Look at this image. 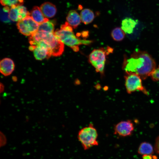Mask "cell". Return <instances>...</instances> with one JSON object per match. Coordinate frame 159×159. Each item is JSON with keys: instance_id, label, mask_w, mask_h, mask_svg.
Instances as JSON below:
<instances>
[{"instance_id": "cell-1", "label": "cell", "mask_w": 159, "mask_h": 159, "mask_svg": "<svg viewBox=\"0 0 159 159\" xmlns=\"http://www.w3.org/2000/svg\"><path fill=\"white\" fill-rule=\"evenodd\" d=\"M122 67L127 74H135L145 80L156 69V63L147 52L136 50L129 57H125Z\"/></svg>"}, {"instance_id": "cell-2", "label": "cell", "mask_w": 159, "mask_h": 159, "mask_svg": "<svg viewBox=\"0 0 159 159\" xmlns=\"http://www.w3.org/2000/svg\"><path fill=\"white\" fill-rule=\"evenodd\" d=\"M29 40L30 45H36L41 40L45 41L51 48L52 55L54 57L61 56L64 51V44L54 33L37 31L29 36Z\"/></svg>"}, {"instance_id": "cell-3", "label": "cell", "mask_w": 159, "mask_h": 159, "mask_svg": "<svg viewBox=\"0 0 159 159\" xmlns=\"http://www.w3.org/2000/svg\"><path fill=\"white\" fill-rule=\"evenodd\" d=\"M97 130L92 123L80 129L77 135L78 139L85 150L97 146Z\"/></svg>"}, {"instance_id": "cell-4", "label": "cell", "mask_w": 159, "mask_h": 159, "mask_svg": "<svg viewBox=\"0 0 159 159\" xmlns=\"http://www.w3.org/2000/svg\"><path fill=\"white\" fill-rule=\"evenodd\" d=\"M54 34L64 44L71 48L75 52L79 51V45H89L92 42L91 40L79 39L72 31L60 29L54 32Z\"/></svg>"}, {"instance_id": "cell-5", "label": "cell", "mask_w": 159, "mask_h": 159, "mask_svg": "<svg viewBox=\"0 0 159 159\" xmlns=\"http://www.w3.org/2000/svg\"><path fill=\"white\" fill-rule=\"evenodd\" d=\"M109 53L103 48L95 49L90 54L89 60L96 72L103 74L106 56Z\"/></svg>"}, {"instance_id": "cell-6", "label": "cell", "mask_w": 159, "mask_h": 159, "mask_svg": "<svg viewBox=\"0 0 159 159\" xmlns=\"http://www.w3.org/2000/svg\"><path fill=\"white\" fill-rule=\"evenodd\" d=\"M124 77L125 86L128 93L131 94L136 91H140L147 95H149L148 91L143 86L140 76L134 74H127Z\"/></svg>"}, {"instance_id": "cell-7", "label": "cell", "mask_w": 159, "mask_h": 159, "mask_svg": "<svg viewBox=\"0 0 159 159\" xmlns=\"http://www.w3.org/2000/svg\"><path fill=\"white\" fill-rule=\"evenodd\" d=\"M39 25L29 15L18 21L16 24L20 33L29 36L38 31Z\"/></svg>"}, {"instance_id": "cell-8", "label": "cell", "mask_w": 159, "mask_h": 159, "mask_svg": "<svg viewBox=\"0 0 159 159\" xmlns=\"http://www.w3.org/2000/svg\"><path fill=\"white\" fill-rule=\"evenodd\" d=\"M134 127L132 121L130 120L122 121L114 127V134L120 137H125L131 135Z\"/></svg>"}, {"instance_id": "cell-9", "label": "cell", "mask_w": 159, "mask_h": 159, "mask_svg": "<svg viewBox=\"0 0 159 159\" xmlns=\"http://www.w3.org/2000/svg\"><path fill=\"white\" fill-rule=\"evenodd\" d=\"M29 15L30 13L22 5L11 7L9 13V19L14 21H18Z\"/></svg>"}, {"instance_id": "cell-10", "label": "cell", "mask_w": 159, "mask_h": 159, "mask_svg": "<svg viewBox=\"0 0 159 159\" xmlns=\"http://www.w3.org/2000/svg\"><path fill=\"white\" fill-rule=\"evenodd\" d=\"M14 62L10 58H5L0 61V72L5 76L10 75L14 70Z\"/></svg>"}, {"instance_id": "cell-11", "label": "cell", "mask_w": 159, "mask_h": 159, "mask_svg": "<svg viewBox=\"0 0 159 159\" xmlns=\"http://www.w3.org/2000/svg\"><path fill=\"white\" fill-rule=\"evenodd\" d=\"M40 8L44 16L47 18L53 17L57 11L55 6L49 2L43 3Z\"/></svg>"}, {"instance_id": "cell-12", "label": "cell", "mask_w": 159, "mask_h": 159, "mask_svg": "<svg viewBox=\"0 0 159 159\" xmlns=\"http://www.w3.org/2000/svg\"><path fill=\"white\" fill-rule=\"evenodd\" d=\"M30 16L39 24L49 20L48 18L44 16L40 8L38 6L33 7L30 13Z\"/></svg>"}, {"instance_id": "cell-13", "label": "cell", "mask_w": 159, "mask_h": 159, "mask_svg": "<svg viewBox=\"0 0 159 159\" xmlns=\"http://www.w3.org/2000/svg\"><path fill=\"white\" fill-rule=\"evenodd\" d=\"M33 52L34 57L38 60H42L45 58L48 59L52 55L47 49L39 46H35Z\"/></svg>"}, {"instance_id": "cell-14", "label": "cell", "mask_w": 159, "mask_h": 159, "mask_svg": "<svg viewBox=\"0 0 159 159\" xmlns=\"http://www.w3.org/2000/svg\"><path fill=\"white\" fill-rule=\"evenodd\" d=\"M66 20L68 23L74 29L76 28L81 21L80 16L74 10L69 11L67 16Z\"/></svg>"}, {"instance_id": "cell-15", "label": "cell", "mask_w": 159, "mask_h": 159, "mask_svg": "<svg viewBox=\"0 0 159 159\" xmlns=\"http://www.w3.org/2000/svg\"><path fill=\"white\" fill-rule=\"evenodd\" d=\"M137 24V21L134 19L126 17L122 20L121 28L125 33L130 34L132 33Z\"/></svg>"}, {"instance_id": "cell-16", "label": "cell", "mask_w": 159, "mask_h": 159, "mask_svg": "<svg viewBox=\"0 0 159 159\" xmlns=\"http://www.w3.org/2000/svg\"><path fill=\"white\" fill-rule=\"evenodd\" d=\"M80 16L81 21L86 24L90 23L93 21L95 18V14L90 9H85L81 11Z\"/></svg>"}, {"instance_id": "cell-17", "label": "cell", "mask_w": 159, "mask_h": 159, "mask_svg": "<svg viewBox=\"0 0 159 159\" xmlns=\"http://www.w3.org/2000/svg\"><path fill=\"white\" fill-rule=\"evenodd\" d=\"M138 154L142 155H152L154 153L153 147L151 144L147 142L142 143L138 149Z\"/></svg>"}, {"instance_id": "cell-18", "label": "cell", "mask_w": 159, "mask_h": 159, "mask_svg": "<svg viewBox=\"0 0 159 159\" xmlns=\"http://www.w3.org/2000/svg\"><path fill=\"white\" fill-rule=\"evenodd\" d=\"M55 24L54 21L49 20L39 24L38 31L54 33Z\"/></svg>"}, {"instance_id": "cell-19", "label": "cell", "mask_w": 159, "mask_h": 159, "mask_svg": "<svg viewBox=\"0 0 159 159\" xmlns=\"http://www.w3.org/2000/svg\"><path fill=\"white\" fill-rule=\"evenodd\" d=\"M125 33L121 28L117 27L114 29L111 32V36L113 39L117 41L122 40L125 37Z\"/></svg>"}, {"instance_id": "cell-20", "label": "cell", "mask_w": 159, "mask_h": 159, "mask_svg": "<svg viewBox=\"0 0 159 159\" xmlns=\"http://www.w3.org/2000/svg\"><path fill=\"white\" fill-rule=\"evenodd\" d=\"M0 2L2 6L11 7L14 6L22 5L24 0H0Z\"/></svg>"}, {"instance_id": "cell-21", "label": "cell", "mask_w": 159, "mask_h": 159, "mask_svg": "<svg viewBox=\"0 0 159 159\" xmlns=\"http://www.w3.org/2000/svg\"><path fill=\"white\" fill-rule=\"evenodd\" d=\"M10 8L8 6H4L1 11V19L4 22H8L10 21L9 16V13Z\"/></svg>"}, {"instance_id": "cell-22", "label": "cell", "mask_w": 159, "mask_h": 159, "mask_svg": "<svg viewBox=\"0 0 159 159\" xmlns=\"http://www.w3.org/2000/svg\"><path fill=\"white\" fill-rule=\"evenodd\" d=\"M150 76L152 79L154 81H159V66L152 72Z\"/></svg>"}, {"instance_id": "cell-23", "label": "cell", "mask_w": 159, "mask_h": 159, "mask_svg": "<svg viewBox=\"0 0 159 159\" xmlns=\"http://www.w3.org/2000/svg\"><path fill=\"white\" fill-rule=\"evenodd\" d=\"M60 29L72 32L73 31V27L67 21L61 26Z\"/></svg>"}, {"instance_id": "cell-24", "label": "cell", "mask_w": 159, "mask_h": 159, "mask_svg": "<svg viewBox=\"0 0 159 159\" xmlns=\"http://www.w3.org/2000/svg\"><path fill=\"white\" fill-rule=\"evenodd\" d=\"M154 150L156 153L159 155V136L156 138L155 140Z\"/></svg>"}, {"instance_id": "cell-25", "label": "cell", "mask_w": 159, "mask_h": 159, "mask_svg": "<svg viewBox=\"0 0 159 159\" xmlns=\"http://www.w3.org/2000/svg\"><path fill=\"white\" fill-rule=\"evenodd\" d=\"M80 34L83 37L86 38L89 35V32L87 31H83Z\"/></svg>"}, {"instance_id": "cell-26", "label": "cell", "mask_w": 159, "mask_h": 159, "mask_svg": "<svg viewBox=\"0 0 159 159\" xmlns=\"http://www.w3.org/2000/svg\"><path fill=\"white\" fill-rule=\"evenodd\" d=\"M143 159H153L151 155H144L142 156Z\"/></svg>"}, {"instance_id": "cell-27", "label": "cell", "mask_w": 159, "mask_h": 159, "mask_svg": "<svg viewBox=\"0 0 159 159\" xmlns=\"http://www.w3.org/2000/svg\"><path fill=\"white\" fill-rule=\"evenodd\" d=\"M0 87V92L1 93L4 90V86L3 85H1Z\"/></svg>"}, {"instance_id": "cell-28", "label": "cell", "mask_w": 159, "mask_h": 159, "mask_svg": "<svg viewBox=\"0 0 159 159\" xmlns=\"http://www.w3.org/2000/svg\"><path fill=\"white\" fill-rule=\"evenodd\" d=\"M153 159H157V157L155 156H152Z\"/></svg>"}]
</instances>
